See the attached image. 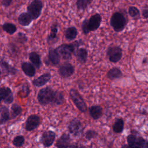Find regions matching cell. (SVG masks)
Here are the masks:
<instances>
[{
  "label": "cell",
  "mask_w": 148,
  "mask_h": 148,
  "mask_svg": "<svg viewBox=\"0 0 148 148\" xmlns=\"http://www.w3.org/2000/svg\"><path fill=\"white\" fill-rule=\"evenodd\" d=\"M83 44V41L81 39L75 40L71 43H65L58 46L55 49L56 51L60 57L64 60H70L72 58V54L79 48V47Z\"/></svg>",
  "instance_id": "obj_1"
},
{
  "label": "cell",
  "mask_w": 148,
  "mask_h": 148,
  "mask_svg": "<svg viewBox=\"0 0 148 148\" xmlns=\"http://www.w3.org/2000/svg\"><path fill=\"white\" fill-rule=\"evenodd\" d=\"M134 131L127 136L128 144L123 145L121 148H147V140L139 136L138 132Z\"/></svg>",
  "instance_id": "obj_2"
},
{
  "label": "cell",
  "mask_w": 148,
  "mask_h": 148,
  "mask_svg": "<svg viewBox=\"0 0 148 148\" xmlns=\"http://www.w3.org/2000/svg\"><path fill=\"white\" fill-rule=\"evenodd\" d=\"M127 24V18L121 12H116L111 16L110 25L116 32L123 31Z\"/></svg>",
  "instance_id": "obj_3"
},
{
  "label": "cell",
  "mask_w": 148,
  "mask_h": 148,
  "mask_svg": "<svg viewBox=\"0 0 148 148\" xmlns=\"http://www.w3.org/2000/svg\"><path fill=\"white\" fill-rule=\"evenodd\" d=\"M54 91L52 88L46 87L41 88L37 95V99L41 105H47L52 103L54 100Z\"/></svg>",
  "instance_id": "obj_4"
},
{
  "label": "cell",
  "mask_w": 148,
  "mask_h": 148,
  "mask_svg": "<svg viewBox=\"0 0 148 148\" xmlns=\"http://www.w3.org/2000/svg\"><path fill=\"white\" fill-rule=\"evenodd\" d=\"M69 97L76 107L82 113L87 110V106L80 94L75 88H71L69 92Z\"/></svg>",
  "instance_id": "obj_5"
},
{
  "label": "cell",
  "mask_w": 148,
  "mask_h": 148,
  "mask_svg": "<svg viewBox=\"0 0 148 148\" xmlns=\"http://www.w3.org/2000/svg\"><path fill=\"white\" fill-rule=\"evenodd\" d=\"M43 7V3L41 0H32L27 7V12L33 20H36L40 16Z\"/></svg>",
  "instance_id": "obj_6"
},
{
  "label": "cell",
  "mask_w": 148,
  "mask_h": 148,
  "mask_svg": "<svg viewBox=\"0 0 148 148\" xmlns=\"http://www.w3.org/2000/svg\"><path fill=\"white\" fill-rule=\"evenodd\" d=\"M106 56L111 62L117 63L122 58L123 50L119 46H110L106 50Z\"/></svg>",
  "instance_id": "obj_7"
},
{
  "label": "cell",
  "mask_w": 148,
  "mask_h": 148,
  "mask_svg": "<svg viewBox=\"0 0 148 148\" xmlns=\"http://www.w3.org/2000/svg\"><path fill=\"white\" fill-rule=\"evenodd\" d=\"M68 129L69 133L73 136L75 137H79L83 134L84 128L79 119L74 118L69 122Z\"/></svg>",
  "instance_id": "obj_8"
},
{
  "label": "cell",
  "mask_w": 148,
  "mask_h": 148,
  "mask_svg": "<svg viewBox=\"0 0 148 148\" xmlns=\"http://www.w3.org/2000/svg\"><path fill=\"white\" fill-rule=\"evenodd\" d=\"M60 25L58 22H54L50 27V32L46 38V42L48 45H53L57 43L59 40V37L57 35Z\"/></svg>",
  "instance_id": "obj_9"
},
{
  "label": "cell",
  "mask_w": 148,
  "mask_h": 148,
  "mask_svg": "<svg viewBox=\"0 0 148 148\" xmlns=\"http://www.w3.org/2000/svg\"><path fill=\"white\" fill-rule=\"evenodd\" d=\"M58 72L62 77L68 78L74 73L75 66L69 62H64L58 67Z\"/></svg>",
  "instance_id": "obj_10"
},
{
  "label": "cell",
  "mask_w": 148,
  "mask_h": 148,
  "mask_svg": "<svg viewBox=\"0 0 148 148\" xmlns=\"http://www.w3.org/2000/svg\"><path fill=\"white\" fill-rule=\"evenodd\" d=\"M56 133L51 130L44 131L40 138V142L45 147H49L53 144L56 139Z\"/></svg>",
  "instance_id": "obj_11"
},
{
  "label": "cell",
  "mask_w": 148,
  "mask_h": 148,
  "mask_svg": "<svg viewBox=\"0 0 148 148\" xmlns=\"http://www.w3.org/2000/svg\"><path fill=\"white\" fill-rule=\"evenodd\" d=\"M102 22V17L99 13H95L92 15L88 20L87 27L89 31H95L97 30L101 25Z\"/></svg>",
  "instance_id": "obj_12"
},
{
  "label": "cell",
  "mask_w": 148,
  "mask_h": 148,
  "mask_svg": "<svg viewBox=\"0 0 148 148\" xmlns=\"http://www.w3.org/2000/svg\"><path fill=\"white\" fill-rule=\"evenodd\" d=\"M40 118L36 114L29 116L25 121V128L27 131H31L36 129L40 124Z\"/></svg>",
  "instance_id": "obj_13"
},
{
  "label": "cell",
  "mask_w": 148,
  "mask_h": 148,
  "mask_svg": "<svg viewBox=\"0 0 148 148\" xmlns=\"http://www.w3.org/2000/svg\"><path fill=\"white\" fill-rule=\"evenodd\" d=\"M0 99L6 103L10 104L13 101V95L9 87H0Z\"/></svg>",
  "instance_id": "obj_14"
},
{
  "label": "cell",
  "mask_w": 148,
  "mask_h": 148,
  "mask_svg": "<svg viewBox=\"0 0 148 148\" xmlns=\"http://www.w3.org/2000/svg\"><path fill=\"white\" fill-rule=\"evenodd\" d=\"M71 141V136L69 134L64 133L57 140L56 146L57 148H69Z\"/></svg>",
  "instance_id": "obj_15"
},
{
  "label": "cell",
  "mask_w": 148,
  "mask_h": 148,
  "mask_svg": "<svg viewBox=\"0 0 148 148\" xmlns=\"http://www.w3.org/2000/svg\"><path fill=\"white\" fill-rule=\"evenodd\" d=\"M51 79V75L50 73H45L32 81V84L37 87H40L45 86Z\"/></svg>",
  "instance_id": "obj_16"
},
{
  "label": "cell",
  "mask_w": 148,
  "mask_h": 148,
  "mask_svg": "<svg viewBox=\"0 0 148 148\" xmlns=\"http://www.w3.org/2000/svg\"><path fill=\"white\" fill-rule=\"evenodd\" d=\"M73 54L79 63L83 64L86 62L88 58V51L86 49L83 47L78 48Z\"/></svg>",
  "instance_id": "obj_17"
},
{
  "label": "cell",
  "mask_w": 148,
  "mask_h": 148,
  "mask_svg": "<svg viewBox=\"0 0 148 148\" xmlns=\"http://www.w3.org/2000/svg\"><path fill=\"white\" fill-rule=\"evenodd\" d=\"M21 67L24 74L27 76L32 77L35 75V68L31 63L28 62H23L21 63Z\"/></svg>",
  "instance_id": "obj_18"
},
{
  "label": "cell",
  "mask_w": 148,
  "mask_h": 148,
  "mask_svg": "<svg viewBox=\"0 0 148 148\" xmlns=\"http://www.w3.org/2000/svg\"><path fill=\"white\" fill-rule=\"evenodd\" d=\"M91 117L94 120L99 119L103 114L102 108L99 105H92L88 108Z\"/></svg>",
  "instance_id": "obj_19"
},
{
  "label": "cell",
  "mask_w": 148,
  "mask_h": 148,
  "mask_svg": "<svg viewBox=\"0 0 148 148\" xmlns=\"http://www.w3.org/2000/svg\"><path fill=\"white\" fill-rule=\"evenodd\" d=\"M60 57L56 51L55 49L50 47L49 49L48 61L53 65H58L60 62Z\"/></svg>",
  "instance_id": "obj_20"
},
{
  "label": "cell",
  "mask_w": 148,
  "mask_h": 148,
  "mask_svg": "<svg viewBox=\"0 0 148 148\" xmlns=\"http://www.w3.org/2000/svg\"><path fill=\"white\" fill-rule=\"evenodd\" d=\"M123 74L121 71L117 67H113L111 68L106 73V77L111 80L120 79L123 77Z\"/></svg>",
  "instance_id": "obj_21"
},
{
  "label": "cell",
  "mask_w": 148,
  "mask_h": 148,
  "mask_svg": "<svg viewBox=\"0 0 148 148\" xmlns=\"http://www.w3.org/2000/svg\"><path fill=\"white\" fill-rule=\"evenodd\" d=\"M78 34L77 28L74 26L68 27L64 31V36L68 41H72L77 37Z\"/></svg>",
  "instance_id": "obj_22"
},
{
  "label": "cell",
  "mask_w": 148,
  "mask_h": 148,
  "mask_svg": "<svg viewBox=\"0 0 148 148\" xmlns=\"http://www.w3.org/2000/svg\"><path fill=\"white\" fill-rule=\"evenodd\" d=\"M33 19L31 16L28 12H23L21 13L18 17V23L22 26H28L29 25Z\"/></svg>",
  "instance_id": "obj_23"
},
{
  "label": "cell",
  "mask_w": 148,
  "mask_h": 148,
  "mask_svg": "<svg viewBox=\"0 0 148 148\" xmlns=\"http://www.w3.org/2000/svg\"><path fill=\"white\" fill-rule=\"evenodd\" d=\"M29 59L31 64L37 69H39L42 65L40 56L35 51H32L29 54Z\"/></svg>",
  "instance_id": "obj_24"
},
{
  "label": "cell",
  "mask_w": 148,
  "mask_h": 148,
  "mask_svg": "<svg viewBox=\"0 0 148 148\" xmlns=\"http://www.w3.org/2000/svg\"><path fill=\"white\" fill-rule=\"evenodd\" d=\"M124 122L123 119L117 118L115 120L114 124H113L112 128L114 133L120 134L124 130Z\"/></svg>",
  "instance_id": "obj_25"
},
{
  "label": "cell",
  "mask_w": 148,
  "mask_h": 148,
  "mask_svg": "<svg viewBox=\"0 0 148 148\" xmlns=\"http://www.w3.org/2000/svg\"><path fill=\"white\" fill-rule=\"evenodd\" d=\"M10 119L9 111L8 107L3 106L0 109V124L6 123Z\"/></svg>",
  "instance_id": "obj_26"
},
{
  "label": "cell",
  "mask_w": 148,
  "mask_h": 148,
  "mask_svg": "<svg viewBox=\"0 0 148 148\" xmlns=\"http://www.w3.org/2000/svg\"><path fill=\"white\" fill-rule=\"evenodd\" d=\"M0 65L2 66V68L7 72V73L9 75H14L18 72V70L16 68L10 65L8 62L3 60H1L0 61Z\"/></svg>",
  "instance_id": "obj_27"
},
{
  "label": "cell",
  "mask_w": 148,
  "mask_h": 148,
  "mask_svg": "<svg viewBox=\"0 0 148 148\" xmlns=\"http://www.w3.org/2000/svg\"><path fill=\"white\" fill-rule=\"evenodd\" d=\"M92 0H77L76 6L77 10L84 11L91 3Z\"/></svg>",
  "instance_id": "obj_28"
},
{
  "label": "cell",
  "mask_w": 148,
  "mask_h": 148,
  "mask_svg": "<svg viewBox=\"0 0 148 148\" xmlns=\"http://www.w3.org/2000/svg\"><path fill=\"white\" fill-rule=\"evenodd\" d=\"M64 102V96L62 91L58 90H55L54 96L53 104L57 105H62Z\"/></svg>",
  "instance_id": "obj_29"
},
{
  "label": "cell",
  "mask_w": 148,
  "mask_h": 148,
  "mask_svg": "<svg viewBox=\"0 0 148 148\" xmlns=\"http://www.w3.org/2000/svg\"><path fill=\"white\" fill-rule=\"evenodd\" d=\"M128 14L132 19L137 20L140 18V13L139 10L135 6H131L128 8Z\"/></svg>",
  "instance_id": "obj_30"
},
{
  "label": "cell",
  "mask_w": 148,
  "mask_h": 148,
  "mask_svg": "<svg viewBox=\"0 0 148 148\" xmlns=\"http://www.w3.org/2000/svg\"><path fill=\"white\" fill-rule=\"evenodd\" d=\"M2 29L9 34H13L17 31L16 26L10 23H5L2 25Z\"/></svg>",
  "instance_id": "obj_31"
},
{
  "label": "cell",
  "mask_w": 148,
  "mask_h": 148,
  "mask_svg": "<svg viewBox=\"0 0 148 148\" xmlns=\"http://www.w3.org/2000/svg\"><path fill=\"white\" fill-rule=\"evenodd\" d=\"M22 112L21 107L17 103H13L11 106V117L14 119Z\"/></svg>",
  "instance_id": "obj_32"
},
{
  "label": "cell",
  "mask_w": 148,
  "mask_h": 148,
  "mask_svg": "<svg viewBox=\"0 0 148 148\" xmlns=\"http://www.w3.org/2000/svg\"><path fill=\"white\" fill-rule=\"evenodd\" d=\"M24 141L25 139L23 135H17L14 138L13 140V144L14 146L20 147L24 145Z\"/></svg>",
  "instance_id": "obj_33"
},
{
  "label": "cell",
  "mask_w": 148,
  "mask_h": 148,
  "mask_svg": "<svg viewBox=\"0 0 148 148\" xmlns=\"http://www.w3.org/2000/svg\"><path fill=\"white\" fill-rule=\"evenodd\" d=\"M98 132L93 130H88L85 133V138L88 140H90L92 139L95 138L98 136Z\"/></svg>",
  "instance_id": "obj_34"
},
{
  "label": "cell",
  "mask_w": 148,
  "mask_h": 148,
  "mask_svg": "<svg viewBox=\"0 0 148 148\" xmlns=\"http://www.w3.org/2000/svg\"><path fill=\"white\" fill-rule=\"evenodd\" d=\"M17 40L20 43L24 44L27 42L28 38L25 34L23 32H19L17 34Z\"/></svg>",
  "instance_id": "obj_35"
},
{
  "label": "cell",
  "mask_w": 148,
  "mask_h": 148,
  "mask_svg": "<svg viewBox=\"0 0 148 148\" xmlns=\"http://www.w3.org/2000/svg\"><path fill=\"white\" fill-rule=\"evenodd\" d=\"M87 22H88V19L86 18L83 21L82 23V26H81L82 30L84 35H87L90 32L87 27Z\"/></svg>",
  "instance_id": "obj_36"
},
{
  "label": "cell",
  "mask_w": 148,
  "mask_h": 148,
  "mask_svg": "<svg viewBox=\"0 0 148 148\" xmlns=\"http://www.w3.org/2000/svg\"><path fill=\"white\" fill-rule=\"evenodd\" d=\"M22 91L24 92V94L25 95L24 97H27L30 92L29 90V85L28 84H27V83L23 84V86H22V89H21Z\"/></svg>",
  "instance_id": "obj_37"
},
{
  "label": "cell",
  "mask_w": 148,
  "mask_h": 148,
  "mask_svg": "<svg viewBox=\"0 0 148 148\" xmlns=\"http://www.w3.org/2000/svg\"><path fill=\"white\" fill-rule=\"evenodd\" d=\"M142 16L145 18L147 19L148 17V8L147 5L145 6V7L142 10Z\"/></svg>",
  "instance_id": "obj_38"
},
{
  "label": "cell",
  "mask_w": 148,
  "mask_h": 148,
  "mask_svg": "<svg viewBox=\"0 0 148 148\" xmlns=\"http://www.w3.org/2000/svg\"><path fill=\"white\" fill-rule=\"evenodd\" d=\"M12 2V0H2V5L5 7H8Z\"/></svg>",
  "instance_id": "obj_39"
},
{
  "label": "cell",
  "mask_w": 148,
  "mask_h": 148,
  "mask_svg": "<svg viewBox=\"0 0 148 148\" xmlns=\"http://www.w3.org/2000/svg\"><path fill=\"white\" fill-rule=\"evenodd\" d=\"M69 148H87L84 146H79L76 145H70Z\"/></svg>",
  "instance_id": "obj_40"
},
{
  "label": "cell",
  "mask_w": 148,
  "mask_h": 148,
  "mask_svg": "<svg viewBox=\"0 0 148 148\" xmlns=\"http://www.w3.org/2000/svg\"><path fill=\"white\" fill-rule=\"evenodd\" d=\"M146 62H147V58H145V59L144 60H143V63H146Z\"/></svg>",
  "instance_id": "obj_41"
},
{
  "label": "cell",
  "mask_w": 148,
  "mask_h": 148,
  "mask_svg": "<svg viewBox=\"0 0 148 148\" xmlns=\"http://www.w3.org/2000/svg\"><path fill=\"white\" fill-rule=\"evenodd\" d=\"M1 74V69H0V75Z\"/></svg>",
  "instance_id": "obj_42"
},
{
  "label": "cell",
  "mask_w": 148,
  "mask_h": 148,
  "mask_svg": "<svg viewBox=\"0 0 148 148\" xmlns=\"http://www.w3.org/2000/svg\"><path fill=\"white\" fill-rule=\"evenodd\" d=\"M1 102V99H0V102Z\"/></svg>",
  "instance_id": "obj_43"
}]
</instances>
